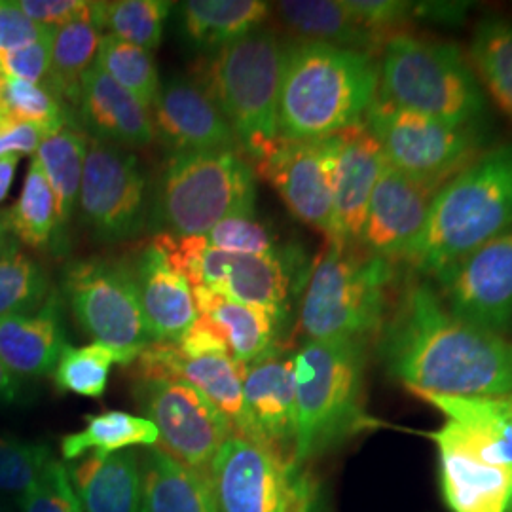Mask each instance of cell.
Listing matches in <instances>:
<instances>
[{"label": "cell", "instance_id": "cell-1", "mask_svg": "<svg viewBox=\"0 0 512 512\" xmlns=\"http://www.w3.org/2000/svg\"><path fill=\"white\" fill-rule=\"evenodd\" d=\"M378 355L412 393L512 395V342L452 315L429 283L399 296L378 334Z\"/></svg>", "mask_w": 512, "mask_h": 512}, {"label": "cell", "instance_id": "cell-2", "mask_svg": "<svg viewBox=\"0 0 512 512\" xmlns=\"http://www.w3.org/2000/svg\"><path fill=\"white\" fill-rule=\"evenodd\" d=\"M378 59L300 40L285 48L279 88L283 139H327L365 120L378 93Z\"/></svg>", "mask_w": 512, "mask_h": 512}, {"label": "cell", "instance_id": "cell-3", "mask_svg": "<svg viewBox=\"0 0 512 512\" xmlns=\"http://www.w3.org/2000/svg\"><path fill=\"white\" fill-rule=\"evenodd\" d=\"M512 228V143L486 148L433 200L406 264L435 275Z\"/></svg>", "mask_w": 512, "mask_h": 512}, {"label": "cell", "instance_id": "cell-4", "mask_svg": "<svg viewBox=\"0 0 512 512\" xmlns=\"http://www.w3.org/2000/svg\"><path fill=\"white\" fill-rule=\"evenodd\" d=\"M296 435L293 461L304 465L372 427L365 410V340H308L293 355Z\"/></svg>", "mask_w": 512, "mask_h": 512}, {"label": "cell", "instance_id": "cell-5", "mask_svg": "<svg viewBox=\"0 0 512 512\" xmlns=\"http://www.w3.org/2000/svg\"><path fill=\"white\" fill-rule=\"evenodd\" d=\"M378 95L458 128H484L488 101L456 44L397 33L378 55Z\"/></svg>", "mask_w": 512, "mask_h": 512}, {"label": "cell", "instance_id": "cell-6", "mask_svg": "<svg viewBox=\"0 0 512 512\" xmlns=\"http://www.w3.org/2000/svg\"><path fill=\"white\" fill-rule=\"evenodd\" d=\"M395 264L359 247L329 243L315 262L300 327L308 340H365L378 336L391 313Z\"/></svg>", "mask_w": 512, "mask_h": 512}, {"label": "cell", "instance_id": "cell-7", "mask_svg": "<svg viewBox=\"0 0 512 512\" xmlns=\"http://www.w3.org/2000/svg\"><path fill=\"white\" fill-rule=\"evenodd\" d=\"M255 175L238 150L173 152L156 188L152 222L173 238L205 236L220 220L255 213Z\"/></svg>", "mask_w": 512, "mask_h": 512}, {"label": "cell", "instance_id": "cell-8", "mask_svg": "<svg viewBox=\"0 0 512 512\" xmlns=\"http://www.w3.org/2000/svg\"><path fill=\"white\" fill-rule=\"evenodd\" d=\"M285 48L268 29H256L219 48L203 88L234 129L239 147L255 162L281 139L279 88Z\"/></svg>", "mask_w": 512, "mask_h": 512}, {"label": "cell", "instance_id": "cell-9", "mask_svg": "<svg viewBox=\"0 0 512 512\" xmlns=\"http://www.w3.org/2000/svg\"><path fill=\"white\" fill-rule=\"evenodd\" d=\"M366 128L378 139L385 162L420 183L442 186L486 150L484 128H458L401 109L376 93Z\"/></svg>", "mask_w": 512, "mask_h": 512}, {"label": "cell", "instance_id": "cell-10", "mask_svg": "<svg viewBox=\"0 0 512 512\" xmlns=\"http://www.w3.org/2000/svg\"><path fill=\"white\" fill-rule=\"evenodd\" d=\"M63 293L80 329L95 344L114 349L122 365L154 344L128 264L105 258L73 262L63 277Z\"/></svg>", "mask_w": 512, "mask_h": 512}, {"label": "cell", "instance_id": "cell-11", "mask_svg": "<svg viewBox=\"0 0 512 512\" xmlns=\"http://www.w3.org/2000/svg\"><path fill=\"white\" fill-rule=\"evenodd\" d=\"M219 512H313L315 486L289 459L232 435L209 469Z\"/></svg>", "mask_w": 512, "mask_h": 512}, {"label": "cell", "instance_id": "cell-12", "mask_svg": "<svg viewBox=\"0 0 512 512\" xmlns=\"http://www.w3.org/2000/svg\"><path fill=\"white\" fill-rule=\"evenodd\" d=\"M133 395L143 418L156 425L160 448L203 475H209L220 446L236 435L230 421L181 380H137Z\"/></svg>", "mask_w": 512, "mask_h": 512}, {"label": "cell", "instance_id": "cell-13", "mask_svg": "<svg viewBox=\"0 0 512 512\" xmlns=\"http://www.w3.org/2000/svg\"><path fill=\"white\" fill-rule=\"evenodd\" d=\"M78 205L99 241L135 238L147 219V181L137 158L126 148L90 137Z\"/></svg>", "mask_w": 512, "mask_h": 512}, {"label": "cell", "instance_id": "cell-14", "mask_svg": "<svg viewBox=\"0 0 512 512\" xmlns=\"http://www.w3.org/2000/svg\"><path fill=\"white\" fill-rule=\"evenodd\" d=\"M444 306L467 325L512 332V228L435 275Z\"/></svg>", "mask_w": 512, "mask_h": 512}, {"label": "cell", "instance_id": "cell-15", "mask_svg": "<svg viewBox=\"0 0 512 512\" xmlns=\"http://www.w3.org/2000/svg\"><path fill=\"white\" fill-rule=\"evenodd\" d=\"M255 164L256 173L274 186L294 217L329 238L340 164V137L310 141L281 137Z\"/></svg>", "mask_w": 512, "mask_h": 512}, {"label": "cell", "instance_id": "cell-16", "mask_svg": "<svg viewBox=\"0 0 512 512\" xmlns=\"http://www.w3.org/2000/svg\"><path fill=\"white\" fill-rule=\"evenodd\" d=\"M439 188L385 164L368 203L359 249L391 264L404 262L420 239Z\"/></svg>", "mask_w": 512, "mask_h": 512}, {"label": "cell", "instance_id": "cell-17", "mask_svg": "<svg viewBox=\"0 0 512 512\" xmlns=\"http://www.w3.org/2000/svg\"><path fill=\"white\" fill-rule=\"evenodd\" d=\"M238 435L293 461L296 435L293 355L275 351L245 366L243 421Z\"/></svg>", "mask_w": 512, "mask_h": 512}, {"label": "cell", "instance_id": "cell-18", "mask_svg": "<svg viewBox=\"0 0 512 512\" xmlns=\"http://www.w3.org/2000/svg\"><path fill=\"white\" fill-rule=\"evenodd\" d=\"M154 133L173 152L238 150L236 133L207 90L188 78H173L152 103Z\"/></svg>", "mask_w": 512, "mask_h": 512}, {"label": "cell", "instance_id": "cell-19", "mask_svg": "<svg viewBox=\"0 0 512 512\" xmlns=\"http://www.w3.org/2000/svg\"><path fill=\"white\" fill-rule=\"evenodd\" d=\"M137 380H181L196 387L238 435L243 421L245 365L230 355L184 357L177 344L154 342L133 361Z\"/></svg>", "mask_w": 512, "mask_h": 512}, {"label": "cell", "instance_id": "cell-20", "mask_svg": "<svg viewBox=\"0 0 512 512\" xmlns=\"http://www.w3.org/2000/svg\"><path fill=\"white\" fill-rule=\"evenodd\" d=\"M425 437L437 448L440 492L448 511L507 512L512 497L511 473L476 458L448 421Z\"/></svg>", "mask_w": 512, "mask_h": 512}, {"label": "cell", "instance_id": "cell-21", "mask_svg": "<svg viewBox=\"0 0 512 512\" xmlns=\"http://www.w3.org/2000/svg\"><path fill=\"white\" fill-rule=\"evenodd\" d=\"M340 164L329 243L359 247L368 203L384 169V150L365 122L338 133Z\"/></svg>", "mask_w": 512, "mask_h": 512}, {"label": "cell", "instance_id": "cell-22", "mask_svg": "<svg viewBox=\"0 0 512 512\" xmlns=\"http://www.w3.org/2000/svg\"><path fill=\"white\" fill-rule=\"evenodd\" d=\"M129 268L152 340L177 344L198 317L190 283L156 241L141 249Z\"/></svg>", "mask_w": 512, "mask_h": 512}, {"label": "cell", "instance_id": "cell-23", "mask_svg": "<svg viewBox=\"0 0 512 512\" xmlns=\"http://www.w3.org/2000/svg\"><path fill=\"white\" fill-rule=\"evenodd\" d=\"M416 395L439 410L476 458L512 475V395Z\"/></svg>", "mask_w": 512, "mask_h": 512}, {"label": "cell", "instance_id": "cell-24", "mask_svg": "<svg viewBox=\"0 0 512 512\" xmlns=\"http://www.w3.org/2000/svg\"><path fill=\"white\" fill-rule=\"evenodd\" d=\"M80 120L92 139L116 147H147L156 133L147 107L93 63L80 82Z\"/></svg>", "mask_w": 512, "mask_h": 512}, {"label": "cell", "instance_id": "cell-25", "mask_svg": "<svg viewBox=\"0 0 512 512\" xmlns=\"http://www.w3.org/2000/svg\"><path fill=\"white\" fill-rule=\"evenodd\" d=\"M67 346L61 302L55 293L31 315L0 319V359L14 376L42 378L52 374Z\"/></svg>", "mask_w": 512, "mask_h": 512}, {"label": "cell", "instance_id": "cell-26", "mask_svg": "<svg viewBox=\"0 0 512 512\" xmlns=\"http://www.w3.org/2000/svg\"><path fill=\"white\" fill-rule=\"evenodd\" d=\"M192 296L198 315L207 313L217 323L234 361L249 366L281 351L277 340L285 319L260 306L232 302L205 285L192 287Z\"/></svg>", "mask_w": 512, "mask_h": 512}, {"label": "cell", "instance_id": "cell-27", "mask_svg": "<svg viewBox=\"0 0 512 512\" xmlns=\"http://www.w3.org/2000/svg\"><path fill=\"white\" fill-rule=\"evenodd\" d=\"M82 512H139L141 463L133 450L88 454L67 465Z\"/></svg>", "mask_w": 512, "mask_h": 512}, {"label": "cell", "instance_id": "cell-28", "mask_svg": "<svg viewBox=\"0 0 512 512\" xmlns=\"http://www.w3.org/2000/svg\"><path fill=\"white\" fill-rule=\"evenodd\" d=\"M141 463L139 512H219L209 475L152 446Z\"/></svg>", "mask_w": 512, "mask_h": 512}, {"label": "cell", "instance_id": "cell-29", "mask_svg": "<svg viewBox=\"0 0 512 512\" xmlns=\"http://www.w3.org/2000/svg\"><path fill=\"white\" fill-rule=\"evenodd\" d=\"M279 21L306 42L380 55L385 40L370 33L349 12L346 0H283L275 4Z\"/></svg>", "mask_w": 512, "mask_h": 512}, {"label": "cell", "instance_id": "cell-30", "mask_svg": "<svg viewBox=\"0 0 512 512\" xmlns=\"http://www.w3.org/2000/svg\"><path fill=\"white\" fill-rule=\"evenodd\" d=\"M270 12L262 0H190L181 4V23L192 46L219 50L260 29Z\"/></svg>", "mask_w": 512, "mask_h": 512}, {"label": "cell", "instance_id": "cell-31", "mask_svg": "<svg viewBox=\"0 0 512 512\" xmlns=\"http://www.w3.org/2000/svg\"><path fill=\"white\" fill-rule=\"evenodd\" d=\"M484 95L512 124V19L490 16L476 23L469 52Z\"/></svg>", "mask_w": 512, "mask_h": 512}, {"label": "cell", "instance_id": "cell-32", "mask_svg": "<svg viewBox=\"0 0 512 512\" xmlns=\"http://www.w3.org/2000/svg\"><path fill=\"white\" fill-rule=\"evenodd\" d=\"M160 440L152 421L129 412L109 410L88 414L86 427L61 439V456L65 461L84 458L88 454L109 456L131 446H156Z\"/></svg>", "mask_w": 512, "mask_h": 512}, {"label": "cell", "instance_id": "cell-33", "mask_svg": "<svg viewBox=\"0 0 512 512\" xmlns=\"http://www.w3.org/2000/svg\"><path fill=\"white\" fill-rule=\"evenodd\" d=\"M88 143L90 137L84 131L73 126H63L48 135L38 147L35 160L54 190L59 226H65L71 220L80 198Z\"/></svg>", "mask_w": 512, "mask_h": 512}, {"label": "cell", "instance_id": "cell-34", "mask_svg": "<svg viewBox=\"0 0 512 512\" xmlns=\"http://www.w3.org/2000/svg\"><path fill=\"white\" fill-rule=\"evenodd\" d=\"M101 33L90 21H76L57 27L52 38V57L46 90L59 101L78 105L80 82L95 63Z\"/></svg>", "mask_w": 512, "mask_h": 512}, {"label": "cell", "instance_id": "cell-35", "mask_svg": "<svg viewBox=\"0 0 512 512\" xmlns=\"http://www.w3.org/2000/svg\"><path fill=\"white\" fill-rule=\"evenodd\" d=\"M171 6L167 0L95 2L92 23L99 33L107 31V35L152 52L162 42Z\"/></svg>", "mask_w": 512, "mask_h": 512}, {"label": "cell", "instance_id": "cell-36", "mask_svg": "<svg viewBox=\"0 0 512 512\" xmlns=\"http://www.w3.org/2000/svg\"><path fill=\"white\" fill-rule=\"evenodd\" d=\"M4 224L8 232L29 247L48 245L59 228L54 190L35 158L18 202L4 215Z\"/></svg>", "mask_w": 512, "mask_h": 512}, {"label": "cell", "instance_id": "cell-37", "mask_svg": "<svg viewBox=\"0 0 512 512\" xmlns=\"http://www.w3.org/2000/svg\"><path fill=\"white\" fill-rule=\"evenodd\" d=\"M95 65L101 67L103 73L109 74L126 92L137 97L147 109L152 107L162 88L152 52L112 35L101 37Z\"/></svg>", "mask_w": 512, "mask_h": 512}, {"label": "cell", "instance_id": "cell-38", "mask_svg": "<svg viewBox=\"0 0 512 512\" xmlns=\"http://www.w3.org/2000/svg\"><path fill=\"white\" fill-rule=\"evenodd\" d=\"M50 294V279L33 258L14 247L0 253V319L35 313Z\"/></svg>", "mask_w": 512, "mask_h": 512}, {"label": "cell", "instance_id": "cell-39", "mask_svg": "<svg viewBox=\"0 0 512 512\" xmlns=\"http://www.w3.org/2000/svg\"><path fill=\"white\" fill-rule=\"evenodd\" d=\"M114 363L122 365L120 355L107 346L95 342L82 348L67 346L55 365V385L63 393L99 399L107 391L110 366Z\"/></svg>", "mask_w": 512, "mask_h": 512}, {"label": "cell", "instance_id": "cell-40", "mask_svg": "<svg viewBox=\"0 0 512 512\" xmlns=\"http://www.w3.org/2000/svg\"><path fill=\"white\" fill-rule=\"evenodd\" d=\"M52 459L42 442L0 437V495L21 499L37 486Z\"/></svg>", "mask_w": 512, "mask_h": 512}, {"label": "cell", "instance_id": "cell-41", "mask_svg": "<svg viewBox=\"0 0 512 512\" xmlns=\"http://www.w3.org/2000/svg\"><path fill=\"white\" fill-rule=\"evenodd\" d=\"M2 97L8 110L19 122H33L52 131L69 126V118L61 101L42 84L6 76Z\"/></svg>", "mask_w": 512, "mask_h": 512}, {"label": "cell", "instance_id": "cell-42", "mask_svg": "<svg viewBox=\"0 0 512 512\" xmlns=\"http://www.w3.org/2000/svg\"><path fill=\"white\" fill-rule=\"evenodd\" d=\"M207 247L238 255L279 253L272 230L253 215H232L220 220L205 236Z\"/></svg>", "mask_w": 512, "mask_h": 512}, {"label": "cell", "instance_id": "cell-43", "mask_svg": "<svg viewBox=\"0 0 512 512\" xmlns=\"http://www.w3.org/2000/svg\"><path fill=\"white\" fill-rule=\"evenodd\" d=\"M21 512H82L67 465L52 459L37 486L18 499Z\"/></svg>", "mask_w": 512, "mask_h": 512}, {"label": "cell", "instance_id": "cell-44", "mask_svg": "<svg viewBox=\"0 0 512 512\" xmlns=\"http://www.w3.org/2000/svg\"><path fill=\"white\" fill-rule=\"evenodd\" d=\"M54 31L52 27H44L29 18L18 2L0 0V54L50 40Z\"/></svg>", "mask_w": 512, "mask_h": 512}, {"label": "cell", "instance_id": "cell-45", "mask_svg": "<svg viewBox=\"0 0 512 512\" xmlns=\"http://www.w3.org/2000/svg\"><path fill=\"white\" fill-rule=\"evenodd\" d=\"M54 38V37H52ZM52 38L29 44L25 48L2 52L0 69L6 76L46 86L50 74V57H52Z\"/></svg>", "mask_w": 512, "mask_h": 512}, {"label": "cell", "instance_id": "cell-46", "mask_svg": "<svg viewBox=\"0 0 512 512\" xmlns=\"http://www.w3.org/2000/svg\"><path fill=\"white\" fill-rule=\"evenodd\" d=\"M19 8L44 27H63L93 18V4L86 0H19Z\"/></svg>", "mask_w": 512, "mask_h": 512}, {"label": "cell", "instance_id": "cell-47", "mask_svg": "<svg viewBox=\"0 0 512 512\" xmlns=\"http://www.w3.org/2000/svg\"><path fill=\"white\" fill-rule=\"evenodd\" d=\"M177 348L184 357L190 359H198L205 355H230L224 334L207 313H200L196 317L190 329L186 330L183 338L177 342Z\"/></svg>", "mask_w": 512, "mask_h": 512}, {"label": "cell", "instance_id": "cell-48", "mask_svg": "<svg viewBox=\"0 0 512 512\" xmlns=\"http://www.w3.org/2000/svg\"><path fill=\"white\" fill-rule=\"evenodd\" d=\"M52 133V129L33 122H18L0 129V158L6 154H33Z\"/></svg>", "mask_w": 512, "mask_h": 512}, {"label": "cell", "instance_id": "cell-49", "mask_svg": "<svg viewBox=\"0 0 512 512\" xmlns=\"http://www.w3.org/2000/svg\"><path fill=\"white\" fill-rule=\"evenodd\" d=\"M471 2H450V0H431V2H414V21L446 25H461L471 12Z\"/></svg>", "mask_w": 512, "mask_h": 512}, {"label": "cell", "instance_id": "cell-50", "mask_svg": "<svg viewBox=\"0 0 512 512\" xmlns=\"http://www.w3.org/2000/svg\"><path fill=\"white\" fill-rule=\"evenodd\" d=\"M19 154H6L0 158V203L6 200L18 169Z\"/></svg>", "mask_w": 512, "mask_h": 512}, {"label": "cell", "instance_id": "cell-51", "mask_svg": "<svg viewBox=\"0 0 512 512\" xmlns=\"http://www.w3.org/2000/svg\"><path fill=\"white\" fill-rule=\"evenodd\" d=\"M19 397V382L0 359V404H12Z\"/></svg>", "mask_w": 512, "mask_h": 512}, {"label": "cell", "instance_id": "cell-52", "mask_svg": "<svg viewBox=\"0 0 512 512\" xmlns=\"http://www.w3.org/2000/svg\"><path fill=\"white\" fill-rule=\"evenodd\" d=\"M8 249V243H6V224H4V217H0V253Z\"/></svg>", "mask_w": 512, "mask_h": 512}, {"label": "cell", "instance_id": "cell-53", "mask_svg": "<svg viewBox=\"0 0 512 512\" xmlns=\"http://www.w3.org/2000/svg\"><path fill=\"white\" fill-rule=\"evenodd\" d=\"M0 512H14L12 511V505L8 503V499L2 497V495H0Z\"/></svg>", "mask_w": 512, "mask_h": 512}, {"label": "cell", "instance_id": "cell-54", "mask_svg": "<svg viewBox=\"0 0 512 512\" xmlns=\"http://www.w3.org/2000/svg\"><path fill=\"white\" fill-rule=\"evenodd\" d=\"M507 512H512V497L511 501H509V507H507Z\"/></svg>", "mask_w": 512, "mask_h": 512}]
</instances>
